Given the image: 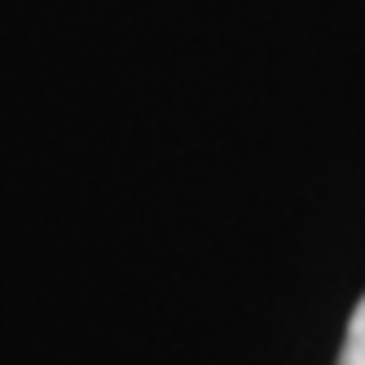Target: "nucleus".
Segmentation results:
<instances>
[{"label": "nucleus", "mask_w": 365, "mask_h": 365, "mask_svg": "<svg viewBox=\"0 0 365 365\" xmlns=\"http://www.w3.org/2000/svg\"><path fill=\"white\" fill-rule=\"evenodd\" d=\"M339 365H365V295L348 322V334H344V352H339Z\"/></svg>", "instance_id": "1"}]
</instances>
